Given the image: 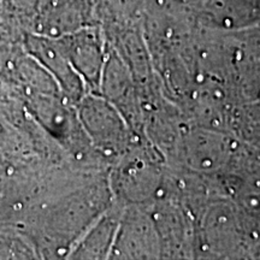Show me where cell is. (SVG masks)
Here are the masks:
<instances>
[{
	"instance_id": "obj_1",
	"label": "cell",
	"mask_w": 260,
	"mask_h": 260,
	"mask_svg": "<svg viewBox=\"0 0 260 260\" xmlns=\"http://www.w3.org/2000/svg\"><path fill=\"white\" fill-rule=\"evenodd\" d=\"M93 0H39L35 34L59 38L90 27Z\"/></svg>"
},
{
	"instance_id": "obj_2",
	"label": "cell",
	"mask_w": 260,
	"mask_h": 260,
	"mask_svg": "<svg viewBox=\"0 0 260 260\" xmlns=\"http://www.w3.org/2000/svg\"><path fill=\"white\" fill-rule=\"evenodd\" d=\"M56 39L73 69L89 81L88 83L99 86L105 63L104 44L99 32L86 27Z\"/></svg>"
},
{
	"instance_id": "obj_3",
	"label": "cell",
	"mask_w": 260,
	"mask_h": 260,
	"mask_svg": "<svg viewBox=\"0 0 260 260\" xmlns=\"http://www.w3.org/2000/svg\"><path fill=\"white\" fill-rule=\"evenodd\" d=\"M190 5L205 25L241 31L260 24V0H193Z\"/></svg>"
},
{
	"instance_id": "obj_4",
	"label": "cell",
	"mask_w": 260,
	"mask_h": 260,
	"mask_svg": "<svg viewBox=\"0 0 260 260\" xmlns=\"http://www.w3.org/2000/svg\"><path fill=\"white\" fill-rule=\"evenodd\" d=\"M116 234L113 253L119 258H154L160 254V240L152 217L126 214Z\"/></svg>"
},
{
	"instance_id": "obj_5",
	"label": "cell",
	"mask_w": 260,
	"mask_h": 260,
	"mask_svg": "<svg viewBox=\"0 0 260 260\" xmlns=\"http://www.w3.org/2000/svg\"><path fill=\"white\" fill-rule=\"evenodd\" d=\"M83 107V118L89 134L109 152H119L128 146V126L117 110L99 99L87 100Z\"/></svg>"
},
{
	"instance_id": "obj_6",
	"label": "cell",
	"mask_w": 260,
	"mask_h": 260,
	"mask_svg": "<svg viewBox=\"0 0 260 260\" xmlns=\"http://www.w3.org/2000/svg\"><path fill=\"white\" fill-rule=\"evenodd\" d=\"M228 149L226 139L211 132H195L188 135L183 142L184 160L197 170H212V168L222 167L226 160Z\"/></svg>"
},
{
	"instance_id": "obj_7",
	"label": "cell",
	"mask_w": 260,
	"mask_h": 260,
	"mask_svg": "<svg viewBox=\"0 0 260 260\" xmlns=\"http://www.w3.org/2000/svg\"><path fill=\"white\" fill-rule=\"evenodd\" d=\"M237 34L240 44H242L243 53L249 54L253 59L260 60V24L237 31Z\"/></svg>"
},
{
	"instance_id": "obj_8",
	"label": "cell",
	"mask_w": 260,
	"mask_h": 260,
	"mask_svg": "<svg viewBox=\"0 0 260 260\" xmlns=\"http://www.w3.org/2000/svg\"><path fill=\"white\" fill-rule=\"evenodd\" d=\"M168 2H172L175 3V4H176V3H186V4H190L193 0H168Z\"/></svg>"
}]
</instances>
